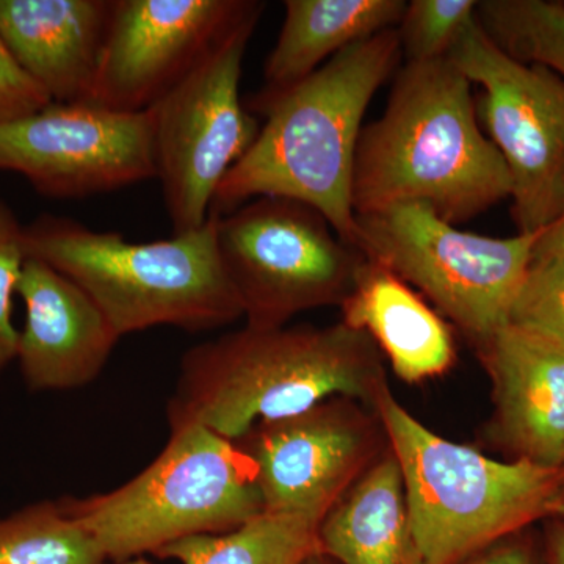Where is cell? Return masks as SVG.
Here are the masks:
<instances>
[{
	"label": "cell",
	"instance_id": "6da1fadb",
	"mask_svg": "<svg viewBox=\"0 0 564 564\" xmlns=\"http://www.w3.org/2000/svg\"><path fill=\"white\" fill-rule=\"evenodd\" d=\"M473 82L448 58L404 63L356 151L355 215L422 204L459 225L511 196L502 154L477 122Z\"/></svg>",
	"mask_w": 564,
	"mask_h": 564
},
{
	"label": "cell",
	"instance_id": "7a4b0ae2",
	"mask_svg": "<svg viewBox=\"0 0 564 564\" xmlns=\"http://www.w3.org/2000/svg\"><path fill=\"white\" fill-rule=\"evenodd\" d=\"M402 61L399 31L389 29L334 55L256 109L265 122L250 151L226 174L209 215L225 217L251 199L282 196L315 207L345 242L355 245L351 187L364 115Z\"/></svg>",
	"mask_w": 564,
	"mask_h": 564
},
{
	"label": "cell",
	"instance_id": "3957f363",
	"mask_svg": "<svg viewBox=\"0 0 564 564\" xmlns=\"http://www.w3.org/2000/svg\"><path fill=\"white\" fill-rule=\"evenodd\" d=\"M383 381L377 345L344 322L247 326L182 356L166 417L170 430L202 425L237 441L256 423L302 414L329 397L375 399Z\"/></svg>",
	"mask_w": 564,
	"mask_h": 564
},
{
	"label": "cell",
	"instance_id": "277c9868",
	"mask_svg": "<svg viewBox=\"0 0 564 564\" xmlns=\"http://www.w3.org/2000/svg\"><path fill=\"white\" fill-rule=\"evenodd\" d=\"M217 221L209 215L196 231L133 243L43 214L24 226L25 252L80 285L120 337L154 326L210 332L243 315L218 252Z\"/></svg>",
	"mask_w": 564,
	"mask_h": 564
},
{
	"label": "cell",
	"instance_id": "5b68a950",
	"mask_svg": "<svg viewBox=\"0 0 564 564\" xmlns=\"http://www.w3.org/2000/svg\"><path fill=\"white\" fill-rule=\"evenodd\" d=\"M402 469L421 564H462L497 541L551 519L564 467L502 463L423 426L384 381L375 393Z\"/></svg>",
	"mask_w": 564,
	"mask_h": 564
},
{
	"label": "cell",
	"instance_id": "8992f818",
	"mask_svg": "<svg viewBox=\"0 0 564 564\" xmlns=\"http://www.w3.org/2000/svg\"><path fill=\"white\" fill-rule=\"evenodd\" d=\"M61 500L110 562L155 555L198 534L228 533L263 513L251 459L202 425L173 429L158 458L120 488Z\"/></svg>",
	"mask_w": 564,
	"mask_h": 564
},
{
	"label": "cell",
	"instance_id": "52a82bcc",
	"mask_svg": "<svg viewBox=\"0 0 564 564\" xmlns=\"http://www.w3.org/2000/svg\"><path fill=\"white\" fill-rule=\"evenodd\" d=\"M355 245L429 296L481 345L510 323L540 232L507 239L463 231L422 204L355 215Z\"/></svg>",
	"mask_w": 564,
	"mask_h": 564
},
{
	"label": "cell",
	"instance_id": "ba28073f",
	"mask_svg": "<svg viewBox=\"0 0 564 564\" xmlns=\"http://www.w3.org/2000/svg\"><path fill=\"white\" fill-rule=\"evenodd\" d=\"M217 247L247 326L258 329L343 304L367 262L315 207L282 196H261L218 217Z\"/></svg>",
	"mask_w": 564,
	"mask_h": 564
},
{
	"label": "cell",
	"instance_id": "9c48e42d",
	"mask_svg": "<svg viewBox=\"0 0 564 564\" xmlns=\"http://www.w3.org/2000/svg\"><path fill=\"white\" fill-rule=\"evenodd\" d=\"M263 9L245 18L148 109L155 162L173 236L203 228L215 193L261 132L240 101L245 52Z\"/></svg>",
	"mask_w": 564,
	"mask_h": 564
},
{
	"label": "cell",
	"instance_id": "30bf717a",
	"mask_svg": "<svg viewBox=\"0 0 564 564\" xmlns=\"http://www.w3.org/2000/svg\"><path fill=\"white\" fill-rule=\"evenodd\" d=\"M445 58L484 88L481 117L510 172L519 234L543 231L558 217L564 196V80L505 54L477 14Z\"/></svg>",
	"mask_w": 564,
	"mask_h": 564
},
{
	"label": "cell",
	"instance_id": "8fae6325",
	"mask_svg": "<svg viewBox=\"0 0 564 564\" xmlns=\"http://www.w3.org/2000/svg\"><path fill=\"white\" fill-rule=\"evenodd\" d=\"M0 170L47 198L77 199L158 180L150 111L51 102L0 124Z\"/></svg>",
	"mask_w": 564,
	"mask_h": 564
},
{
	"label": "cell",
	"instance_id": "7c38bea8",
	"mask_svg": "<svg viewBox=\"0 0 564 564\" xmlns=\"http://www.w3.org/2000/svg\"><path fill=\"white\" fill-rule=\"evenodd\" d=\"M263 7L258 0H113L90 104L128 113L151 109Z\"/></svg>",
	"mask_w": 564,
	"mask_h": 564
},
{
	"label": "cell",
	"instance_id": "4fadbf2b",
	"mask_svg": "<svg viewBox=\"0 0 564 564\" xmlns=\"http://www.w3.org/2000/svg\"><path fill=\"white\" fill-rule=\"evenodd\" d=\"M251 459L269 513L322 519L343 497L364 455V434L337 404L259 422L234 441Z\"/></svg>",
	"mask_w": 564,
	"mask_h": 564
},
{
	"label": "cell",
	"instance_id": "5bb4252c",
	"mask_svg": "<svg viewBox=\"0 0 564 564\" xmlns=\"http://www.w3.org/2000/svg\"><path fill=\"white\" fill-rule=\"evenodd\" d=\"M25 303L17 359L32 391H70L101 375L121 339L80 285L28 258L18 284Z\"/></svg>",
	"mask_w": 564,
	"mask_h": 564
},
{
	"label": "cell",
	"instance_id": "9a60e30c",
	"mask_svg": "<svg viewBox=\"0 0 564 564\" xmlns=\"http://www.w3.org/2000/svg\"><path fill=\"white\" fill-rule=\"evenodd\" d=\"M113 0H0V36L52 102L90 104Z\"/></svg>",
	"mask_w": 564,
	"mask_h": 564
},
{
	"label": "cell",
	"instance_id": "2e32d148",
	"mask_svg": "<svg viewBox=\"0 0 564 564\" xmlns=\"http://www.w3.org/2000/svg\"><path fill=\"white\" fill-rule=\"evenodd\" d=\"M481 350L505 440L519 459L564 467V348L508 323Z\"/></svg>",
	"mask_w": 564,
	"mask_h": 564
},
{
	"label": "cell",
	"instance_id": "e0dca14e",
	"mask_svg": "<svg viewBox=\"0 0 564 564\" xmlns=\"http://www.w3.org/2000/svg\"><path fill=\"white\" fill-rule=\"evenodd\" d=\"M340 306L345 325L366 333L408 383L436 377L454 362L451 326L381 263L367 259Z\"/></svg>",
	"mask_w": 564,
	"mask_h": 564
},
{
	"label": "cell",
	"instance_id": "ac0fdd59",
	"mask_svg": "<svg viewBox=\"0 0 564 564\" xmlns=\"http://www.w3.org/2000/svg\"><path fill=\"white\" fill-rule=\"evenodd\" d=\"M404 0H288L284 22L263 65V87L247 109L254 111L378 33L399 28Z\"/></svg>",
	"mask_w": 564,
	"mask_h": 564
},
{
	"label": "cell",
	"instance_id": "d6986e66",
	"mask_svg": "<svg viewBox=\"0 0 564 564\" xmlns=\"http://www.w3.org/2000/svg\"><path fill=\"white\" fill-rule=\"evenodd\" d=\"M317 543L318 552L336 564H421L393 454L334 503L318 524Z\"/></svg>",
	"mask_w": 564,
	"mask_h": 564
},
{
	"label": "cell",
	"instance_id": "ffe728a7",
	"mask_svg": "<svg viewBox=\"0 0 564 564\" xmlns=\"http://www.w3.org/2000/svg\"><path fill=\"white\" fill-rule=\"evenodd\" d=\"M321 522L314 516L263 511L231 532L185 538L155 556L181 564H302L318 552Z\"/></svg>",
	"mask_w": 564,
	"mask_h": 564
},
{
	"label": "cell",
	"instance_id": "44dd1931",
	"mask_svg": "<svg viewBox=\"0 0 564 564\" xmlns=\"http://www.w3.org/2000/svg\"><path fill=\"white\" fill-rule=\"evenodd\" d=\"M102 549L65 510L43 500L0 519V564H102Z\"/></svg>",
	"mask_w": 564,
	"mask_h": 564
},
{
	"label": "cell",
	"instance_id": "7402d4cb",
	"mask_svg": "<svg viewBox=\"0 0 564 564\" xmlns=\"http://www.w3.org/2000/svg\"><path fill=\"white\" fill-rule=\"evenodd\" d=\"M481 28L514 61L554 70L564 80V6L545 0H481Z\"/></svg>",
	"mask_w": 564,
	"mask_h": 564
},
{
	"label": "cell",
	"instance_id": "603a6c76",
	"mask_svg": "<svg viewBox=\"0 0 564 564\" xmlns=\"http://www.w3.org/2000/svg\"><path fill=\"white\" fill-rule=\"evenodd\" d=\"M478 0H411L399 31L404 63L440 61L477 14Z\"/></svg>",
	"mask_w": 564,
	"mask_h": 564
},
{
	"label": "cell",
	"instance_id": "cb8c5ba5",
	"mask_svg": "<svg viewBox=\"0 0 564 564\" xmlns=\"http://www.w3.org/2000/svg\"><path fill=\"white\" fill-rule=\"evenodd\" d=\"M510 323L564 348V258L530 265Z\"/></svg>",
	"mask_w": 564,
	"mask_h": 564
},
{
	"label": "cell",
	"instance_id": "d4e9b609",
	"mask_svg": "<svg viewBox=\"0 0 564 564\" xmlns=\"http://www.w3.org/2000/svg\"><path fill=\"white\" fill-rule=\"evenodd\" d=\"M28 261L24 226L0 202V372L17 359L20 332L13 325V296Z\"/></svg>",
	"mask_w": 564,
	"mask_h": 564
},
{
	"label": "cell",
	"instance_id": "484cf974",
	"mask_svg": "<svg viewBox=\"0 0 564 564\" xmlns=\"http://www.w3.org/2000/svg\"><path fill=\"white\" fill-rule=\"evenodd\" d=\"M52 99L14 61L0 36V124L29 117Z\"/></svg>",
	"mask_w": 564,
	"mask_h": 564
},
{
	"label": "cell",
	"instance_id": "4316f807",
	"mask_svg": "<svg viewBox=\"0 0 564 564\" xmlns=\"http://www.w3.org/2000/svg\"><path fill=\"white\" fill-rule=\"evenodd\" d=\"M521 534L503 538L464 560L462 564H543V552L538 551L532 541Z\"/></svg>",
	"mask_w": 564,
	"mask_h": 564
},
{
	"label": "cell",
	"instance_id": "83f0119b",
	"mask_svg": "<svg viewBox=\"0 0 564 564\" xmlns=\"http://www.w3.org/2000/svg\"><path fill=\"white\" fill-rule=\"evenodd\" d=\"M564 258V196L562 210L547 228L543 229L534 245L532 263Z\"/></svg>",
	"mask_w": 564,
	"mask_h": 564
},
{
	"label": "cell",
	"instance_id": "f1b7e54d",
	"mask_svg": "<svg viewBox=\"0 0 564 564\" xmlns=\"http://www.w3.org/2000/svg\"><path fill=\"white\" fill-rule=\"evenodd\" d=\"M541 552L543 564H564V519H549Z\"/></svg>",
	"mask_w": 564,
	"mask_h": 564
},
{
	"label": "cell",
	"instance_id": "f546056e",
	"mask_svg": "<svg viewBox=\"0 0 564 564\" xmlns=\"http://www.w3.org/2000/svg\"><path fill=\"white\" fill-rule=\"evenodd\" d=\"M551 519H564V473L558 492H556L554 505H552Z\"/></svg>",
	"mask_w": 564,
	"mask_h": 564
},
{
	"label": "cell",
	"instance_id": "4dcf8cb0",
	"mask_svg": "<svg viewBox=\"0 0 564 564\" xmlns=\"http://www.w3.org/2000/svg\"><path fill=\"white\" fill-rule=\"evenodd\" d=\"M302 564H336L333 560H329L328 556L321 554V552H315V554L307 556L306 560Z\"/></svg>",
	"mask_w": 564,
	"mask_h": 564
},
{
	"label": "cell",
	"instance_id": "1f68e13d",
	"mask_svg": "<svg viewBox=\"0 0 564 564\" xmlns=\"http://www.w3.org/2000/svg\"><path fill=\"white\" fill-rule=\"evenodd\" d=\"M102 564H151L148 560H144L143 556L140 558L128 560V562H111V563H102Z\"/></svg>",
	"mask_w": 564,
	"mask_h": 564
}]
</instances>
